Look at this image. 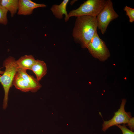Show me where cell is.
<instances>
[{
  "label": "cell",
  "instance_id": "cell-1",
  "mask_svg": "<svg viewBox=\"0 0 134 134\" xmlns=\"http://www.w3.org/2000/svg\"><path fill=\"white\" fill-rule=\"evenodd\" d=\"M96 17L90 16L77 17L72 35L74 41L82 47L87 48L88 44L97 32Z\"/></svg>",
  "mask_w": 134,
  "mask_h": 134
},
{
  "label": "cell",
  "instance_id": "cell-2",
  "mask_svg": "<svg viewBox=\"0 0 134 134\" xmlns=\"http://www.w3.org/2000/svg\"><path fill=\"white\" fill-rule=\"evenodd\" d=\"M5 69L3 74L0 76V83L4 91V97L3 107L5 109L7 107L8 95L10 87L12 85L14 77L16 74L18 67L15 58L9 57L4 61L3 64Z\"/></svg>",
  "mask_w": 134,
  "mask_h": 134
},
{
  "label": "cell",
  "instance_id": "cell-3",
  "mask_svg": "<svg viewBox=\"0 0 134 134\" xmlns=\"http://www.w3.org/2000/svg\"><path fill=\"white\" fill-rule=\"evenodd\" d=\"M106 0H87L77 9L70 11L68 18L86 16L97 17L104 6Z\"/></svg>",
  "mask_w": 134,
  "mask_h": 134
},
{
  "label": "cell",
  "instance_id": "cell-4",
  "mask_svg": "<svg viewBox=\"0 0 134 134\" xmlns=\"http://www.w3.org/2000/svg\"><path fill=\"white\" fill-rule=\"evenodd\" d=\"M118 17L114 9L112 1L106 0L104 7L96 17L97 28L102 34L105 32L110 22Z\"/></svg>",
  "mask_w": 134,
  "mask_h": 134
},
{
  "label": "cell",
  "instance_id": "cell-5",
  "mask_svg": "<svg viewBox=\"0 0 134 134\" xmlns=\"http://www.w3.org/2000/svg\"><path fill=\"white\" fill-rule=\"evenodd\" d=\"M89 52L94 57L101 61L107 59L110 56L109 51L104 41L97 32L87 47Z\"/></svg>",
  "mask_w": 134,
  "mask_h": 134
},
{
  "label": "cell",
  "instance_id": "cell-6",
  "mask_svg": "<svg viewBox=\"0 0 134 134\" xmlns=\"http://www.w3.org/2000/svg\"><path fill=\"white\" fill-rule=\"evenodd\" d=\"M126 102L125 99H123L119 108L114 113L113 118L108 121H103L102 125L103 131L105 132L110 127L114 125L128 123L132 117L130 112L125 111V107Z\"/></svg>",
  "mask_w": 134,
  "mask_h": 134
},
{
  "label": "cell",
  "instance_id": "cell-7",
  "mask_svg": "<svg viewBox=\"0 0 134 134\" xmlns=\"http://www.w3.org/2000/svg\"><path fill=\"white\" fill-rule=\"evenodd\" d=\"M46 6L44 4L36 3L31 0H19L17 14L21 15H30L32 13L35 8L45 7Z\"/></svg>",
  "mask_w": 134,
  "mask_h": 134
},
{
  "label": "cell",
  "instance_id": "cell-8",
  "mask_svg": "<svg viewBox=\"0 0 134 134\" xmlns=\"http://www.w3.org/2000/svg\"><path fill=\"white\" fill-rule=\"evenodd\" d=\"M69 1V0H64L60 4H54L52 6L51 10L56 18L62 19L64 14L65 16V21L67 22L69 20V18L66 10V7Z\"/></svg>",
  "mask_w": 134,
  "mask_h": 134
},
{
  "label": "cell",
  "instance_id": "cell-9",
  "mask_svg": "<svg viewBox=\"0 0 134 134\" xmlns=\"http://www.w3.org/2000/svg\"><path fill=\"white\" fill-rule=\"evenodd\" d=\"M17 72L31 85L33 90V92H36L41 87V85L39 81L33 76L28 74L26 70L18 68Z\"/></svg>",
  "mask_w": 134,
  "mask_h": 134
},
{
  "label": "cell",
  "instance_id": "cell-10",
  "mask_svg": "<svg viewBox=\"0 0 134 134\" xmlns=\"http://www.w3.org/2000/svg\"><path fill=\"white\" fill-rule=\"evenodd\" d=\"M12 85L17 89L22 92H33V90L31 85L17 72L14 78Z\"/></svg>",
  "mask_w": 134,
  "mask_h": 134
},
{
  "label": "cell",
  "instance_id": "cell-11",
  "mask_svg": "<svg viewBox=\"0 0 134 134\" xmlns=\"http://www.w3.org/2000/svg\"><path fill=\"white\" fill-rule=\"evenodd\" d=\"M47 67L46 63L43 61L36 60L31 70L35 74L36 78L40 80L47 72Z\"/></svg>",
  "mask_w": 134,
  "mask_h": 134
},
{
  "label": "cell",
  "instance_id": "cell-12",
  "mask_svg": "<svg viewBox=\"0 0 134 134\" xmlns=\"http://www.w3.org/2000/svg\"><path fill=\"white\" fill-rule=\"evenodd\" d=\"M36 60L31 55H25L16 61L18 68L25 69L31 70Z\"/></svg>",
  "mask_w": 134,
  "mask_h": 134
},
{
  "label": "cell",
  "instance_id": "cell-13",
  "mask_svg": "<svg viewBox=\"0 0 134 134\" xmlns=\"http://www.w3.org/2000/svg\"><path fill=\"white\" fill-rule=\"evenodd\" d=\"M0 3L2 6L9 12L11 17H13L18 11V0H0Z\"/></svg>",
  "mask_w": 134,
  "mask_h": 134
},
{
  "label": "cell",
  "instance_id": "cell-14",
  "mask_svg": "<svg viewBox=\"0 0 134 134\" xmlns=\"http://www.w3.org/2000/svg\"><path fill=\"white\" fill-rule=\"evenodd\" d=\"M8 11L1 6L0 0V24L6 25L8 23L7 14Z\"/></svg>",
  "mask_w": 134,
  "mask_h": 134
},
{
  "label": "cell",
  "instance_id": "cell-15",
  "mask_svg": "<svg viewBox=\"0 0 134 134\" xmlns=\"http://www.w3.org/2000/svg\"><path fill=\"white\" fill-rule=\"evenodd\" d=\"M126 12V15L129 18V21L132 23L134 22V9L126 6L124 8Z\"/></svg>",
  "mask_w": 134,
  "mask_h": 134
},
{
  "label": "cell",
  "instance_id": "cell-16",
  "mask_svg": "<svg viewBox=\"0 0 134 134\" xmlns=\"http://www.w3.org/2000/svg\"><path fill=\"white\" fill-rule=\"evenodd\" d=\"M116 126L120 129L122 132V134H134V132L128 129L125 124L123 125H117Z\"/></svg>",
  "mask_w": 134,
  "mask_h": 134
},
{
  "label": "cell",
  "instance_id": "cell-17",
  "mask_svg": "<svg viewBox=\"0 0 134 134\" xmlns=\"http://www.w3.org/2000/svg\"><path fill=\"white\" fill-rule=\"evenodd\" d=\"M134 117H132L127 125L129 127L130 130L132 131L134 129Z\"/></svg>",
  "mask_w": 134,
  "mask_h": 134
},
{
  "label": "cell",
  "instance_id": "cell-18",
  "mask_svg": "<svg viewBox=\"0 0 134 134\" xmlns=\"http://www.w3.org/2000/svg\"><path fill=\"white\" fill-rule=\"evenodd\" d=\"M4 71H2L0 70V74H3L4 72Z\"/></svg>",
  "mask_w": 134,
  "mask_h": 134
}]
</instances>
